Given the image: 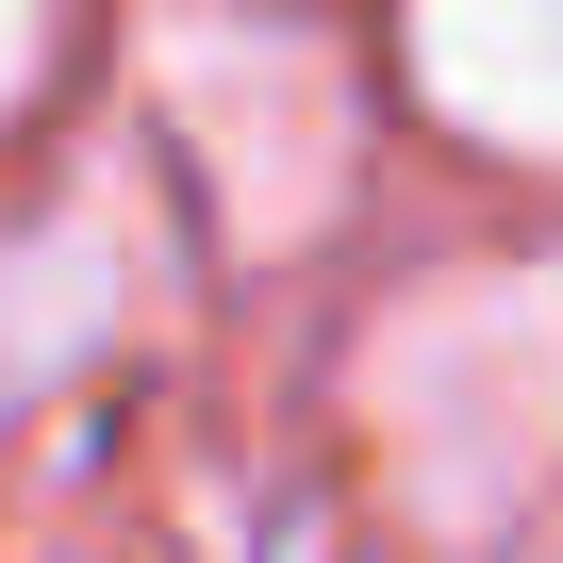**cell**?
<instances>
[{"label":"cell","instance_id":"1","mask_svg":"<svg viewBox=\"0 0 563 563\" xmlns=\"http://www.w3.org/2000/svg\"><path fill=\"white\" fill-rule=\"evenodd\" d=\"M332 431L415 547H497L514 514H547L563 497V249L415 265L349 332Z\"/></svg>","mask_w":563,"mask_h":563},{"label":"cell","instance_id":"2","mask_svg":"<svg viewBox=\"0 0 563 563\" xmlns=\"http://www.w3.org/2000/svg\"><path fill=\"white\" fill-rule=\"evenodd\" d=\"M133 84H150V133H166V166L232 265H299L349 216L365 100H349V51L316 18H282V0H150Z\"/></svg>","mask_w":563,"mask_h":563},{"label":"cell","instance_id":"3","mask_svg":"<svg viewBox=\"0 0 563 563\" xmlns=\"http://www.w3.org/2000/svg\"><path fill=\"white\" fill-rule=\"evenodd\" d=\"M133 332V216L117 199H34L0 216V431L84 398Z\"/></svg>","mask_w":563,"mask_h":563},{"label":"cell","instance_id":"4","mask_svg":"<svg viewBox=\"0 0 563 563\" xmlns=\"http://www.w3.org/2000/svg\"><path fill=\"white\" fill-rule=\"evenodd\" d=\"M398 67L464 150L563 166V0H398Z\"/></svg>","mask_w":563,"mask_h":563},{"label":"cell","instance_id":"5","mask_svg":"<svg viewBox=\"0 0 563 563\" xmlns=\"http://www.w3.org/2000/svg\"><path fill=\"white\" fill-rule=\"evenodd\" d=\"M51 67H67V0H0V133L51 100Z\"/></svg>","mask_w":563,"mask_h":563}]
</instances>
